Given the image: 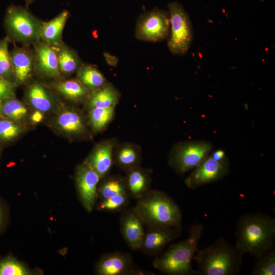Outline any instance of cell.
<instances>
[{"label": "cell", "instance_id": "obj_1", "mask_svg": "<svg viewBox=\"0 0 275 275\" xmlns=\"http://www.w3.org/2000/svg\"><path fill=\"white\" fill-rule=\"evenodd\" d=\"M235 237L243 254L257 257L274 244L275 219L261 213L245 214L238 221Z\"/></svg>", "mask_w": 275, "mask_h": 275}, {"label": "cell", "instance_id": "obj_2", "mask_svg": "<svg viewBox=\"0 0 275 275\" xmlns=\"http://www.w3.org/2000/svg\"><path fill=\"white\" fill-rule=\"evenodd\" d=\"M147 228L181 229L182 214L175 201L166 193L150 189L133 207Z\"/></svg>", "mask_w": 275, "mask_h": 275}, {"label": "cell", "instance_id": "obj_3", "mask_svg": "<svg viewBox=\"0 0 275 275\" xmlns=\"http://www.w3.org/2000/svg\"><path fill=\"white\" fill-rule=\"evenodd\" d=\"M204 225H191L188 238L170 245L163 253L155 256L153 266L167 275H198L192 267V260L199 250Z\"/></svg>", "mask_w": 275, "mask_h": 275}, {"label": "cell", "instance_id": "obj_4", "mask_svg": "<svg viewBox=\"0 0 275 275\" xmlns=\"http://www.w3.org/2000/svg\"><path fill=\"white\" fill-rule=\"evenodd\" d=\"M243 254L223 237L198 250L194 257L198 275H236L241 268Z\"/></svg>", "mask_w": 275, "mask_h": 275}, {"label": "cell", "instance_id": "obj_5", "mask_svg": "<svg viewBox=\"0 0 275 275\" xmlns=\"http://www.w3.org/2000/svg\"><path fill=\"white\" fill-rule=\"evenodd\" d=\"M44 22L26 8L13 5L6 10L4 26L10 41L29 46L40 40Z\"/></svg>", "mask_w": 275, "mask_h": 275}, {"label": "cell", "instance_id": "obj_6", "mask_svg": "<svg viewBox=\"0 0 275 275\" xmlns=\"http://www.w3.org/2000/svg\"><path fill=\"white\" fill-rule=\"evenodd\" d=\"M52 114L48 126L56 133L70 141L92 140L87 115L74 105L62 102Z\"/></svg>", "mask_w": 275, "mask_h": 275}, {"label": "cell", "instance_id": "obj_7", "mask_svg": "<svg viewBox=\"0 0 275 275\" xmlns=\"http://www.w3.org/2000/svg\"><path fill=\"white\" fill-rule=\"evenodd\" d=\"M170 30L168 46L174 54L182 56L188 50L194 37L188 15L183 7L175 1L169 3Z\"/></svg>", "mask_w": 275, "mask_h": 275}, {"label": "cell", "instance_id": "obj_8", "mask_svg": "<svg viewBox=\"0 0 275 275\" xmlns=\"http://www.w3.org/2000/svg\"><path fill=\"white\" fill-rule=\"evenodd\" d=\"M205 142H188L176 144L169 154V166L178 174L183 175L199 165L211 149Z\"/></svg>", "mask_w": 275, "mask_h": 275}, {"label": "cell", "instance_id": "obj_9", "mask_svg": "<svg viewBox=\"0 0 275 275\" xmlns=\"http://www.w3.org/2000/svg\"><path fill=\"white\" fill-rule=\"evenodd\" d=\"M170 31L169 11L156 7L139 16L135 28V36L142 41L157 42L167 38Z\"/></svg>", "mask_w": 275, "mask_h": 275}, {"label": "cell", "instance_id": "obj_10", "mask_svg": "<svg viewBox=\"0 0 275 275\" xmlns=\"http://www.w3.org/2000/svg\"><path fill=\"white\" fill-rule=\"evenodd\" d=\"M100 180L99 174L85 162L77 166L75 173L77 191L82 205L88 212H91L95 206Z\"/></svg>", "mask_w": 275, "mask_h": 275}, {"label": "cell", "instance_id": "obj_11", "mask_svg": "<svg viewBox=\"0 0 275 275\" xmlns=\"http://www.w3.org/2000/svg\"><path fill=\"white\" fill-rule=\"evenodd\" d=\"M229 171V162L227 158L218 161L211 156H207L199 165L194 168L185 179L186 186L195 189L203 185L211 183L225 177Z\"/></svg>", "mask_w": 275, "mask_h": 275}, {"label": "cell", "instance_id": "obj_12", "mask_svg": "<svg viewBox=\"0 0 275 275\" xmlns=\"http://www.w3.org/2000/svg\"><path fill=\"white\" fill-rule=\"evenodd\" d=\"M96 273L99 275L151 274L135 266L131 254L119 251L103 255L96 265Z\"/></svg>", "mask_w": 275, "mask_h": 275}, {"label": "cell", "instance_id": "obj_13", "mask_svg": "<svg viewBox=\"0 0 275 275\" xmlns=\"http://www.w3.org/2000/svg\"><path fill=\"white\" fill-rule=\"evenodd\" d=\"M24 98L30 107L44 114H52L63 102L58 94L43 82L38 81H34L28 86Z\"/></svg>", "mask_w": 275, "mask_h": 275}, {"label": "cell", "instance_id": "obj_14", "mask_svg": "<svg viewBox=\"0 0 275 275\" xmlns=\"http://www.w3.org/2000/svg\"><path fill=\"white\" fill-rule=\"evenodd\" d=\"M35 73L40 77L53 80L63 78L60 72L56 52L53 47L41 40L33 44Z\"/></svg>", "mask_w": 275, "mask_h": 275}, {"label": "cell", "instance_id": "obj_15", "mask_svg": "<svg viewBox=\"0 0 275 275\" xmlns=\"http://www.w3.org/2000/svg\"><path fill=\"white\" fill-rule=\"evenodd\" d=\"M181 230L167 227L147 228L139 250L145 255L156 256L169 243L180 236Z\"/></svg>", "mask_w": 275, "mask_h": 275}, {"label": "cell", "instance_id": "obj_16", "mask_svg": "<svg viewBox=\"0 0 275 275\" xmlns=\"http://www.w3.org/2000/svg\"><path fill=\"white\" fill-rule=\"evenodd\" d=\"M118 143L117 140L113 138L100 141L84 161L99 174L101 179L109 174L114 164V150Z\"/></svg>", "mask_w": 275, "mask_h": 275}, {"label": "cell", "instance_id": "obj_17", "mask_svg": "<svg viewBox=\"0 0 275 275\" xmlns=\"http://www.w3.org/2000/svg\"><path fill=\"white\" fill-rule=\"evenodd\" d=\"M144 224L133 208L123 209L120 217V229L122 237L133 250H139L145 230Z\"/></svg>", "mask_w": 275, "mask_h": 275}, {"label": "cell", "instance_id": "obj_18", "mask_svg": "<svg viewBox=\"0 0 275 275\" xmlns=\"http://www.w3.org/2000/svg\"><path fill=\"white\" fill-rule=\"evenodd\" d=\"M10 53L16 84H26L35 72L34 51L29 46L15 45Z\"/></svg>", "mask_w": 275, "mask_h": 275}, {"label": "cell", "instance_id": "obj_19", "mask_svg": "<svg viewBox=\"0 0 275 275\" xmlns=\"http://www.w3.org/2000/svg\"><path fill=\"white\" fill-rule=\"evenodd\" d=\"M44 84L73 104L84 103L90 94V92L76 78H62Z\"/></svg>", "mask_w": 275, "mask_h": 275}, {"label": "cell", "instance_id": "obj_20", "mask_svg": "<svg viewBox=\"0 0 275 275\" xmlns=\"http://www.w3.org/2000/svg\"><path fill=\"white\" fill-rule=\"evenodd\" d=\"M152 172L151 170L141 166L125 172V186L131 198L138 200L151 189Z\"/></svg>", "mask_w": 275, "mask_h": 275}, {"label": "cell", "instance_id": "obj_21", "mask_svg": "<svg viewBox=\"0 0 275 275\" xmlns=\"http://www.w3.org/2000/svg\"><path fill=\"white\" fill-rule=\"evenodd\" d=\"M113 161L114 164L124 172L140 166L142 161V149L135 143H118L114 150Z\"/></svg>", "mask_w": 275, "mask_h": 275}, {"label": "cell", "instance_id": "obj_22", "mask_svg": "<svg viewBox=\"0 0 275 275\" xmlns=\"http://www.w3.org/2000/svg\"><path fill=\"white\" fill-rule=\"evenodd\" d=\"M69 16V11L64 10L52 19L44 22L40 40L52 47L59 46L64 43L62 34Z\"/></svg>", "mask_w": 275, "mask_h": 275}, {"label": "cell", "instance_id": "obj_23", "mask_svg": "<svg viewBox=\"0 0 275 275\" xmlns=\"http://www.w3.org/2000/svg\"><path fill=\"white\" fill-rule=\"evenodd\" d=\"M121 98L119 90L110 82L90 92L84 103L87 109L93 108H115Z\"/></svg>", "mask_w": 275, "mask_h": 275}, {"label": "cell", "instance_id": "obj_24", "mask_svg": "<svg viewBox=\"0 0 275 275\" xmlns=\"http://www.w3.org/2000/svg\"><path fill=\"white\" fill-rule=\"evenodd\" d=\"M53 48L56 52L59 70L62 75L67 76L76 73L82 63L77 52L64 43Z\"/></svg>", "mask_w": 275, "mask_h": 275}, {"label": "cell", "instance_id": "obj_25", "mask_svg": "<svg viewBox=\"0 0 275 275\" xmlns=\"http://www.w3.org/2000/svg\"><path fill=\"white\" fill-rule=\"evenodd\" d=\"M75 78L90 92L108 82L98 69L90 64L82 63L76 72Z\"/></svg>", "mask_w": 275, "mask_h": 275}, {"label": "cell", "instance_id": "obj_26", "mask_svg": "<svg viewBox=\"0 0 275 275\" xmlns=\"http://www.w3.org/2000/svg\"><path fill=\"white\" fill-rule=\"evenodd\" d=\"M2 102V115L11 120L28 124L31 113L30 107L25 103L12 97Z\"/></svg>", "mask_w": 275, "mask_h": 275}, {"label": "cell", "instance_id": "obj_27", "mask_svg": "<svg viewBox=\"0 0 275 275\" xmlns=\"http://www.w3.org/2000/svg\"><path fill=\"white\" fill-rule=\"evenodd\" d=\"M87 119L93 134L104 131L113 120L115 108H93L87 109Z\"/></svg>", "mask_w": 275, "mask_h": 275}, {"label": "cell", "instance_id": "obj_28", "mask_svg": "<svg viewBox=\"0 0 275 275\" xmlns=\"http://www.w3.org/2000/svg\"><path fill=\"white\" fill-rule=\"evenodd\" d=\"M100 200L120 195L127 194L123 177L109 174L101 179L97 188Z\"/></svg>", "mask_w": 275, "mask_h": 275}, {"label": "cell", "instance_id": "obj_29", "mask_svg": "<svg viewBox=\"0 0 275 275\" xmlns=\"http://www.w3.org/2000/svg\"><path fill=\"white\" fill-rule=\"evenodd\" d=\"M27 124L0 118V144L13 142L25 133Z\"/></svg>", "mask_w": 275, "mask_h": 275}, {"label": "cell", "instance_id": "obj_30", "mask_svg": "<svg viewBox=\"0 0 275 275\" xmlns=\"http://www.w3.org/2000/svg\"><path fill=\"white\" fill-rule=\"evenodd\" d=\"M256 258V261L254 264L250 274H275L274 244Z\"/></svg>", "mask_w": 275, "mask_h": 275}, {"label": "cell", "instance_id": "obj_31", "mask_svg": "<svg viewBox=\"0 0 275 275\" xmlns=\"http://www.w3.org/2000/svg\"><path fill=\"white\" fill-rule=\"evenodd\" d=\"M10 42L7 36L0 40V77L16 84L11 57L8 49Z\"/></svg>", "mask_w": 275, "mask_h": 275}, {"label": "cell", "instance_id": "obj_32", "mask_svg": "<svg viewBox=\"0 0 275 275\" xmlns=\"http://www.w3.org/2000/svg\"><path fill=\"white\" fill-rule=\"evenodd\" d=\"M130 198L127 194L116 195L101 200L97 208L100 211L106 212L122 211L129 204Z\"/></svg>", "mask_w": 275, "mask_h": 275}, {"label": "cell", "instance_id": "obj_33", "mask_svg": "<svg viewBox=\"0 0 275 275\" xmlns=\"http://www.w3.org/2000/svg\"><path fill=\"white\" fill-rule=\"evenodd\" d=\"M30 271L14 258L8 256L0 260V275H28Z\"/></svg>", "mask_w": 275, "mask_h": 275}, {"label": "cell", "instance_id": "obj_34", "mask_svg": "<svg viewBox=\"0 0 275 275\" xmlns=\"http://www.w3.org/2000/svg\"><path fill=\"white\" fill-rule=\"evenodd\" d=\"M17 87L15 84L0 77V101L15 97Z\"/></svg>", "mask_w": 275, "mask_h": 275}, {"label": "cell", "instance_id": "obj_35", "mask_svg": "<svg viewBox=\"0 0 275 275\" xmlns=\"http://www.w3.org/2000/svg\"><path fill=\"white\" fill-rule=\"evenodd\" d=\"M44 115V114L39 111L34 110L30 114L29 121L33 124H38L43 121Z\"/></svg>", "mask_w": 275, "mask_h": 275}, {"label": "cell", "instance_id": "obj_36", "mask_svg": "<svg viewBox=\"0 0 275 275\" xmlns=\"http://www.w3.org/2000/svg\"><path fill=\"white\" fill-rule=\"evenodd\" d=\"M210 156L215 160L218 161L224 160L226 158L225 152L222 150L215 151Z\"/></svg>", "mask_w": 275, "mask_h": 275}, {"label": "cell", "instance_id": "obj_37", "mask_svg": "<svg viewBox=\"0 0 275 275\" xmlns=\"http://www.w3.org/2000/svg\"><path fill=\"white\" fill-rule=\"evenodd\" d=\"M4 212L3 209L0 206V228H1L4 222Z\"/></svg>", "mask_w": 275, "mask_h": 275}, {"label": "cell", "instance_id": "obj_38", "mask_svg": "<svg viewBox=\"0 0 275 275\" xmlns=\"http://www.w3.org/2000/svg\"><path fill=\"white\" fill-rule=\"evenodd\" d=\"M26 4L28 5L29 4H31V3H32L34 1H35V0H24Z\"/></svg>", "mask_w": 275, "mask_h": 275}, {"label": "cell", "instance_id": "obj_39", "mask_svg": "<svg viewBox=\"0 0 275 275\" xmlns=\"http://www.w3.org/2000/svg\"><path fill=\"white\" fill-rule=\"evenodd\" d=\"M2 117V102L0 101V118Z\"/></svg>", "mask_w": 275, "mask_h": 275}, {"label": "cell", "instance_id": "obj_40", "mask_svg": "<svg viewBox=\"0 0 275 275\" xmlns=\"http://www.w3.org/2000/svg\"><path fill=\"white\" fill-rule=\"evenodd\" d=\"M1 149H0V157H1Z\"/></svg>", "mask_w": 275, "mask_h": 275}]
</instances>
